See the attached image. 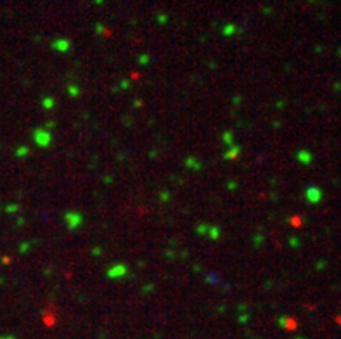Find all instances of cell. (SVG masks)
<instances>
[{
    "mask_svg": "<svg viewBox=\"0 0 341 339\" xmlns=\"http://www.w3.org/2000/svg\"><path fill=\"white\" fill-rule=\"evenodd\" d=\"M33 137H35V142H37L40 147H47V145L51 144V134H49L47 130L38 128V130L33 132Z\"/></svg>",
    "mask_w": 341,
    "mask_h": 339,
    "instance_id": "1",
    "label": "cell"
},
{
    "mask_svg": "<svg viewBox=\"0 0 341 339\" xmlns=\"http://www.w3.org/2000/svg\"><path fill=\"white\" fill-rule=\"evenodd\" d=\"M82 216L80 215H76V213H68V215H66V222H68V227H71V229H76V227L80 225V223H82Z\"/></svg>",
    "mask_w": 341,
    "mask_h": 339,
    "instance_id": "2",
    "label": "cell"
}]
</instances>
